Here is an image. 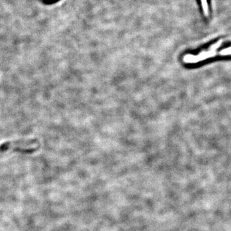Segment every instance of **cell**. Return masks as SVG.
Returning <instances> with one entry per match:
<instances>
[{"label": "cell", "mask_w": 231, "mask_h": 231, "mask_svg": "<svg viewBox=\"0 0 231 231\" xmlns=\"http://www.w3.org/2000/svg\"><path fill=\"white\" fill-rule=\"evenodd\" d=\"M202 2V6L203 11L205 16H208L209 15V8H208V3L207 0H201Z\"/></svg>", "instance_id": "3957f363"}, {"label": "cell", "mask_w": 231, "mask_h": 231, "mask_svg": "<svg viewBox=\"0 0 231 231\" xmlns=\"http://www.w3.org/2000/svg\"><path fill=\"white\" fill-rule=\"evenodd\" d=\"M40 143L36 139H19L6 141L0 145V152H14L24 154H31L39 150Z\"/></svg>", "instance_id": "6da1fadb"}, {"label": "cell", "mask_w": 231, "mask_h": 231, "mask_svg": "<svg viewBox=\"0 0 231 231\" xmlns=\"http://www.w3.org/2000/svg\"><path fill=\"white\" fill-rule=\"evenodd\" d=\"M219 55L226 56V55H231V47L223 49L222 50L219 51Z\"/></svg>", "instance_id": "277c9868"}, {"label": "cell", "mask_w": 231, "mask_h": 231, "mask_svg": "<svg viewBox=\"0 0 231 231\" xmlns=\"http://www.w3.org/2000/svg\"><path fill=\"white\" fill-rule=\"evenodd\" d=\"M222 42V40H220L216 43L211 46L208 51H203L202 52L197 55H193L192 54L186 55L183 58V61L186 64H196L208 58L213 57L215 55H219V52H217L216 50L221 46Z\"/></svg>", "instance_id": "7a4b0ae2"}]
</instances>
